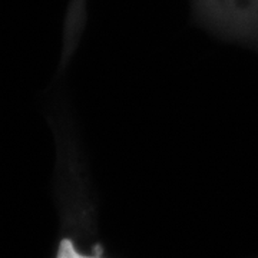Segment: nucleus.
Segmentation results:
<instances>
[{"label": "nucleus", "mask_w": 258, "mask_h": 258, "mask_svg": "<svg viewBox=\"0 0 258 258\" xmlns=\"http://www.w3.org/2000/svg\"><path fill=\"white\" fill-rule=\"evenodd\" d=\"M194 19L214 36L258 50V0H191Z\"/></svg>", "instance_id": "1"}]
</instances>
